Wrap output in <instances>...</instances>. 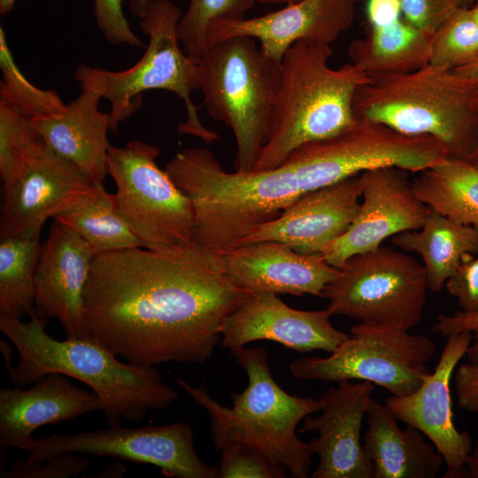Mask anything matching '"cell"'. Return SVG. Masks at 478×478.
I'll use <instances>...</instances> for the list:
<instances>
[{
    "label": "cell",
    "mask_w": 478,
    "mask_h": 478,
    "mask_svg": "<svg viewBox=\"0 0 478 478\" xmlns=\"http://www.w3.org/2000/svg\"><path fill=\"white\" fill-rule=\"evenodd\" d=\"M249 293L228 276L221 252L196 242L109 251L93 258L83 321L88 337L128 362L200 364Z\"/></svg>",
    "instance_id": "cell-1"
},
{
    "label": "cell",
    "mask_w": 478,
    "mask_h": 478,
    "mask_svg": "<svg viewBox=\"0 0 478 478\" xmlns=\"http://www.w3.org/2000/svg\"><path fill=\"white\" fill-rule=\"evenodd\" d=\"M47 320L32 315L24 322L0 314V331L19 354L18 364L6 367L15 387L26 388L50 373L74 378L98 396L110 427L121 425L122 419L140 421L178 399L155 366L121 362L89 337L55 339L45 331Z\"/></svg>",
    "instance_id": "cell-2"
},
{
    "label": "cell",
    "mask_w": 478,
    "mask_h": 478,
    "mask_svg": "<svg viewBox=\"0 0 478 478\" xmlns=\"http://www.w3.org/2000/svg\"><path fill=\"white\" fill-rule=\"evenodd\" d=\"M229 354L248 376L243 391L230 393L232 407L218 403L204 386L177 379L194 403L209 414L216 450L232 443H245L284 466L292 477H309L312 453L308 443L298 438L297 427L306 416L320 412V400L282 389L272 376L266 350L244 346Z\"/></svg>",
    "instance_id": "cell-3"
},
{
    "label": "cell",
    "mask_w": 478,
    "mask_h": 478,
    "mask_svg": "<svg viewBox=\"0 0 478 478\" xmlns=\"http://www.w3.org/2000/svg\"><path fill=\"white\" fill-rule=\"evenodd\" d=\"M331 55L330 45L308 41L285 52L268 139L252 171L275 168L297 148L358 121L354 98L370 78L352 63L329 66Z\"/></svg>",
    "instance_id": "cell-4"
},
{
    "label": "cell",
    "mask_w": 478,
    "mask_h": 478,
    "mask_svg": "<svg viewBox=\"0 0 478 478\" xmlns=\"http://www.w3.org/2000/svg\"><path fill=\"white\" fill-rule=\"evenodd\" d=\"M478 85L453 69L428 63L414 71L370 78L357 91L358 120L402 135L430 136L449 157L466 159L478 129Z\"/></svg>",
    "instance_id": "cell-5"
},
{
    "label": "cell",
    "mask_w": 478,
    "mask_h": 478,
    "mask_svg": "<svg viewBox=\"0 0 478 478\" xmlns=\"http://www.w3.org/2000/svg\"><path fill=\"white\" fill-rule=\"evenodd\" d=\"M197 63L203 104L234 133L235 171L251 172L268 139L281 62L254 38L235 36L209 46Z\"/></svg>",
    "instance_id": "cell-6"
},
{
    "label": "cell",
    "mask_w": 478,
    "mask_h": 478,
    "mask_svg": "<svg viewBox=\"0 0 478 478\" xmlns=\"http://www.w3.org/2000/svg\"><path fill=\"white\" fill-rule=\"evenodd\" d=\"M181 17L171 0H153L140 22L149 42L134 66L118 72L85 64L76 67L73 77L81 87L98 90L110 102L112 133L117 134L119 123L139 109L143 91L164 89L175 93L185 104L187 120L179 126L181 135L198 137L205 143L220 140L202 124L190 97L192 91L200 89V72L198 63L180 49L177 27Z\"/></svg>",
    "instance_id": "cell-7"
},
{
    "label": "cell",
    "mask_w": 478,
    "mask_h": 478,
    "mask_svg": "<svg viewBox=\"0 0 478 478\" xmlns=\"http://www.w3.org/2000/svg\"><path fill=\"white\" fill-rule=\"evenodd\" d=\"M428 289L423 266L403 251L381 245L351 257L321 297L331 316L409 330L422 318Z\"/></svg>",
    "instance_id": "cell-8"
},
{
    "label": "cell",
    "mask_w": 478,
    "mask_h": 478,
    "mask_svg": "<svg viewBox=\"0 0 478 478\" xmlns=\"http://www.w3.org/2000/svg\"><path fill=\"white\" fill-rule=\"evenodd\" d=\"M435 351V343L427 335L359 322L329 356L300 358L289 369L302 380H359L378 385L393 396L405 397L418 389L430 374L426 364Z\"/></svg>",
    "instance_id": "cell-9"
},
{
    "label": "cell",
    "mask_w": 478,
    "mask_h": 478,
    "mask_svg": "<svg viewBox=\"0 0 478 478\" xmlns=\"http://www.w3.org/2000/svg\"><path fill=\"white\" fill-rule=\"evenodd\" d=\"M0 239L40 233L44 222L100 194L104 185L54 153L35 128L0 157Z\"/></svg>",
    "instance_id": "cell-10"
},
{
    "label": "cell",
    "mask_w": 478,
    "mask_h": 478,
    "mask_svg": "<svg viewBox=\"0 0 478 478\" xmlns=\"http://www.w3.org/2000/svg\"><path fill=\"white\" fill-rule=\"evenodd\" d=\"M160 149L139 140L111 145L106 171L116 185L119 211L145 248L179 249L193 243L195 220L189 198L156 158Z\"/></svg>",
    "instance_id": "cell-11"
},
{
    "label": "cell",
    "mask_w": 478,
    "mask_h": 478,
    "mask_svg": "<svg viewBox=\"0 0 478 478\" xmlns=\"http://www.w3.org/2000/svg\"><path fill=\"white\" fill-rule=\"evenodd\" d=\"M25 451L27 459L17 460L25 467L72 452L150 464L170 478H219V468L207 465L198 456L192 426L181 421L135 428L108 426L76 434H56L33 439Z\"/></svg>",
    "instance_id": "cell-12"
},
{
    "label": "cell",
    "mask_w": 478,
    "mask_h": 478,
    "mask_svg": "<svg viewBox=\"0 0 478 478\" xmlns=\"http://www.w3.org/2000/svg\"><path fill=\"white\" fill-rule=\"evenodd\" d=\"M409 173L382 166L358 174L361 198L357 213L348 230L322 248L323 259L342 269L351 257L380 247L389 236L422 227L429 208L414 194Z\"/></svg>",
    "instance_id": "cell-13"
},
{
    "label": "cell",
    "mask_w": 478,
    "mask_h": 478,
    "mask_svg": "<svg viewBox=\"0 0 478 478\" xmlns=\"http://www.w3.org/2000/svg\"><path fill=\"white\" fill-rule=\"evenodd\" d=\"M473 342L468 331L447 336L435 370L412 393L385 399L395 418L427 436L446 466L443 478H466V464L473 449L470 434L459 431L453 421L450 382L460 359Z\"/></svg>",
    "instance_id": "cell-14"
},
{
    "label": "cell",
    "mask_w": 478,
    "mask_h": 478,
    "mask_svg": "<svg viewBox=\"0 0 478 478\" xmlns=\"http://www.w3.org/2000/svg\"><path fill=\"white\" fill-rule=\"evenodd\" d=\"M374 387L365 381L339 382L320 397V414L303 420L298 432L317 433L308 442L319 458L312 478H373L360 433Z\"/></svg>",
    "instance_id": "cell-15"
},
{
    "label": "cell",
    "mask_w": 478,
    "mask_h": 478,
    "mask_svg": "<svg viewBox=\"0 0 478 478\" xmlns=\"http://www.w3.org/2000/svg\"><path fill=\"white\" fill-rule=\"evenodd\" d=\"M327 309L303 311L289 307L274 293L250 292L226 319L220 344L232 351L255 341H274L286 348L333 352L349 334L331 324Z\"/></svg>",
    "instance_id": "cell-16"
},
{
    "label": "cell",
    "mask_w": 478,
    "mask_h": 478,
    "mask_svg": "<svg viewBox=\"0 0 478 478\" xmlns=\"http://www.w3.org/2000/svg\"><path fill=\"white\" fill-rule=\"evenodd\" d=\"M355 0H300L254 18L220 19L206 31L208 47L227 38L248 36L259 42L263 52L281 62L298 41L330 45L354 19Z\"/></svg>",
    "instance_id": "cell-17"
},
{
    "label": "cell",
    "mask_w": 478,
    "mask_h": 478,
    "mask_svg": "<svg viewBox=\"0 0 478 478\" xmlns=\"http://www.w3.org/2000/svg\"><path fill=\"white\" fill-rule=\"evenodd\" d=\"M94 257L74 230L53 220L35 272L33 315L56 319L66 338L88 337L83 298Z\"/></svg>",
    "instance_id": "cell-18"
},
{
    "label": "cell",
    "mask_w": 478,
    "mask_h": 478,
    "mask_svg": "<svg viewBox=\"0 0 478 478\" xmlns=\"http://www.w3.org/2000/svg\"><path fill=\"white\" fill-rule=\"evenodd\" d=\"M361 198L358 175L302 195L275 220L262 224L235 246L274 241L295 251L320 254L350 227Z\"/></svg>",
    "instance_id": "cell-19"
},
{
    "label": "cell",
    "mask_w": 478,
    "mask_h": 478,
    "mask_svg": "<svg viewBox=\"0 0 478 478\" xmlns=\"http://www.w3.org/2000/svg\"><path fill=\"white\" fill-rule=\"evenodd\" d=\"M231 280L250 291L305 294L320 297L340 269L329 265L320 254L305 255L290 246L260 241L233 246L221 252Z\"/></svg>",
    "instance_id": "cell-20"
},
{
    "label": "cell",
    "mask_w": 478,
    "mask_h": 478,
    "mask_svg": "<svg viewBox=\"0 0 478 478\" xmlns=\"http://www.w3.org/2000/svg\"><path fill=\"white\" fill-rule=\"evenodd\" d=\"M97 411L102 403L93 390L73 385L58 373L46 374L29 389H0V467L6 450L25 451L37 428Z\"/></svg>",
    "instance_id": "cell-21"
},
{
    "label": "cell",
    "mask_w": 478,
    "mask_h": 478,
    "mask_svg": "<svg viewBox=\"0 0 478 478\" xmlns=\"http://www.w3.org/2000/svg\"><path fill=\"white\" fill-rule=\"evenodd\" d=\"M81 88V93L61 112L28 120L54 153L103 184L111 146L107 136L111 118L109 112L98 109L99 91Z\"/></svg>",
    "instance_id": "cell-22"
},
{
    "label": "cell",
    "mask_w": 478,
    "mask_h": 478,
    "mask_svg": "<svg viewBox=\"0 0 478 478\" xmlns=\"http://www.w3.org/2000/svg\"><path fill=\"white\" fill-rule=\"evenodd\" d=\"M363 446L373 478H435L443 459L416 428L402 429L384 404L371 398Z\"/></svg>",
    "instance_id": "cell-23"
},
{
    "label": "cell",
    "mask_w": 478,
    "mask_h": 478,
    "mask_svg": "<svg viewBox=\"0 0 478 478\" xmlns=\"http://www.w3.org/2000/svg\"><path fill=\"white\" fill-rule=\"evenodd\" d=\"M392 243L421 257L428 289L440 292L465 258L478 252V227L457 223L429 209L420 228L394 235Z\"/></svg>",
    "instance_id": "cell-24"
},
{
    "label": "cell",
    "mask_w": 478,
    "mask_h": 478,
    "mask_svg": "<svg viewBox=\"0 0 478 478\" xmlns=\"http://www.w3.org/2000/svg\"><path fill=\"white\" fill-rule=\"evenodd\" d=\"M434 34L421 31L402 18L385 27H370L349 46L351 63L369 78L405 73L428 64Z\"/></svg>",
    "instance_id": "cell-25"
},
{
    "label": "cell",
    "mask_w": 478,
    "mask_h": 478,
    "mask_svg": "<svg viewBox=\"0 0 478 478\" xmlns=\"http://www.w3.org/2000/svg\"><path fill=\"white\" fill-rule=\"evenodd\" d=\"M417 173L412 187L422 203L457 223L478 227L477 166L447 156Z\"/></svg>",
    "instance_id": "cell-26"
},
{
    "label": "cell",
    "mask_w": 478,
    "mask_h": 478,
    "mask_svg": "<svg viewBox=\"0 0 478 478\" xmlns=\"http://www.w3.org/2000/svg\"><path fill=\"white\" fill-rule=\"evenodd\" d=\"M53 220L74 230L87 242L95 256L144 247L119 211L114 194H109L105 189Z\"/></svg>",
    "instance_id": "cell-27"
},
{
    "label": "cell",
    "mask_w": 478,
    "mask_h": 478,
    "mask_svg": "<svg viewBox=\"0 0 478 478\" xmlns=\"http://www.w3.org/2000/svg\"><path fill=\"white\" fill-rule=\"evenodd\" d=\"M40 233L0 240V314L21 319L35 310V277L41 254Z\"/></svg>",
    "instance_id": "cell-28"
},
{
    "label": "cell",
    "mask_w": 478,
    "mask_h": 478,
    "mask_svg": "<svg viewBox=\"0 0 478 478\" xmlns=\"http://www.w3.org/2000/svg\"><path fill=\"white\" fill-rule=\"evenodd\" d=\"M0 66L3 81L0 101L27 119L45 117L61 112L66 104L53 89L33 85L16 66L8 47L5 33L0 27Z\"/></svg>",
    "instance_id": "cell-29"
},
{
    "label": "cell",
    "mask_w": 478,
    "mask_h": 478,
    "mask_svg": "<svg viewBox=\"0 0 478 478\" xmlns=\"http://www.w3.org/2000/svg\"><path fill=\"white\" fill-rule=\"evenodd\" d=\"M257 0H189L177 27L183 51L198 62L207 50L209 24L220 19H236L244 15Z\"/></svg>",
    "instance_id": "cell-30"
},
{
    "label": "cell",
    "mask_w": 478,
    "mask_h": 478,
    "mask_svg": "<svg viewBox=\"0 0 478 478\" xmlns=\"http://www.w3.org/2000/svg\"><path fill=\"white\" fill-rule=\"evenodd\" d=\"M478 57V24L461 6L433 35L431 64L456 69Z\"/></svg>",
    "instance_id": "cell-31"
},
{
    "label": "cell",
    "mask_w": 478,
    "mask_h": 478,
    "mask_svg": "<svg viewBox=\"0 0 478 478\" xmlns=\"http://www.w3.org/2000/svg\"><path fill=\"white\" fill-rule=\"evenodd\" d=\"M219 478H285L287 469L251 445L232 443L219 451Z\"/></svg>",
    "instance_id": "cell-32"
},
{
    "label": "cell",
    "mask_w": 478,
    "mask_h": 478,
    "mask_svg": "<svg viewBox=\"0 0 478 478\" xmlns=\"http://www.w3.org/2000/svg\"><path fill=\"white\" fill-rule=\"evenodd\" d=\"M402 19L434 34L461 6L459 0H400Z\"/></svg>",
    "instance_id": "cell-33"
},
{
    "label": "cell",
    "mask_w": 478,
    "mask_h": 478,
    "mask_svg": "<svg viewBox=\"0 0 478 478\" xmlns=\"http://www.w3.org/2000/svg\"><path fill=\"white\" fill-rule=\"evenodd\" d=\"M94 17L98 29L109 42L138 49L146 47L131 29L123 12L122 0H94Z\"/></svg>",
    "instance_id": "cell-34"
},
{
    "label": "cell",
    "mask_w": 478,
    "mask_h": 478,
    "mask_svg": "<svg viewBox=\"0 0 478 478\" xmlns=\"http://www.w3.org/2000/svg\"><path fill=\"white\" fill-rule=\"evenodd\" d=\"M90 462L72 452L49 459L41 465L25 467L17 461L11 469H0V478H67L77 477L86 472Z\"/></svg>",
    "instance_id": "cell-35"
},
{
    "label": "cell",
    "mask_w": 478,
    "mask_h": 478,
    "mask_svg": "<svg viewBox=\"0 0 478 478\" xmlns=\"http://www.w3.org/2000/svg\"><path fill=\"white\" fill-rule=\"evenodd\" d=\"M444 287L456 299L460 311H478V252L465 258Z\"/></svg>",
    "instance_id": "cell-36"
},
{
    "label": "cell",
    "mask_w": 478,
    "mask_h": 478,
    "mask_svg": "<svg viewBox=\"0 0 478 478\" xmlns=\"http://www.w3.org/2000/svg\"><path fill=\"white\" fill-rule=\"evenodd\" d=\"M432 331L443 337L462 331L470 332L473 342L466 355L469 362H478V311L439 314L432 326Z\"/></svg>",
    "instance_id": "cell-37"
},
{
    "label": "cell",
    "mask_w": 478,
    "mask_h": 478,
    "mask_svg": "<svg viewBox=\"0 0 478 478\" xmlns=\"http://www.w3.org/2000/svg\"><path fill=\"white\" fill-rule=\"evenodd\" d=\"M457 404L461 409L478 413V362L460 365L454 377Z\"/></svg>",
    "instance_id": "cell-38"
},
{
    "label": "cell",
    "mask_w": 478,
    "mask_h": 478,
    "mask_svg": "<svg viewBox=\"0 0 478 478\" xmlns=\"http://www.w3.org/2000/svg\"><path fill=\"white\" fill-rule=\"evenodd\" d=\"M366 10L370 27L389 26L402 18L400 0H367Z\"/></svg>",
    "instance_id": "cell-39"
},
{
    "label": "cell",
    "mask_w": 478,
    "mask_h": 478,
    "mask_svg": "<svg viewBox=\"0 0 478 478\" xmlns=\"http://www.w3.org/2000/svg\"><path fill=\"white\" fill-rule=\"evenodd\" d=\"M466 478H478V440L473 446L466 464Z\"/></svg>",
    "instance_id": "cell-40"
},
{
    "label": "cell",
    "mask_w": 478,
    "mask_h": 478,
    "mask_svg": "<svg viewBox=\"0 0 478 478\" xmlns=\"http://www.w3.org/2000/svg\"><path fill=\"white\" fill-rule=\"evenodd\" d=\"M453 70L471 79L478 85V57L468 64Z\"/></svg>",
    "instance_id": "cell-41"
},
{
    "label": "cell",
    "mask_w": 478,
    "mask_h": 478,
    "mask_svg": "<svg viewBox=\"0 0 478 478\" xmlns=\"http://www.w3.org/2000/svg\"><path fill=\"white\" fill-rule=\"evenodd\" d=\"M153 0H129L130 11L139 19H143L149 11Z\"/></svg>",
    "instance_id": "cell-42"
},
{
    "label": "cell",
    "mask_w": 478,
    "mask_h": 478,
    "mask_svg": "<svg viewBox=\"0 0 478 478\" xmlns=\"http://www.w3.org/2000/svg\"><path fill=\"white\" fill-rule=\"evenodd\" d=\"M126 473L125 466L120 462H115L107 467L104 472L99 474V475H94L93 477H122Z\"/></svg>",
    "instance_id": "cell-43"
},
{
    "label": "cell",
    "mask_w": 478,
    "mask_h": 478,
    "mask_svg": "<svg viewBox=\"0 0 478 478\" xmlns=\"http://www.w3.org/2000/svg\"><path fill=\"white\" fill-rule=\"evenodd\" d=\"M16 0H0V12L4 15L9 14L15 4Z\"/></svg>",
    "instance_id": "cell-44"
},
{
    "label": "cell",
    "mask_w": 478,
    "mask_h": 478,
    "mask_svg": "<svg viewBox=\"0 0 478 478\" xmlns=\"http://www.w3.org/2000/svg\"><path fill=\"white\" fill-rule=\"evenodd\" d=\"M477 114H478V104H477ZM466 160H468L470 163H472L473 165L478 167V129H477L476 142H475L474 150L472 153L470 154V156L466 158Z\"/></svg>",
    "instance_id": "cell-45"
},
{
    "label": "cell",
    "mask_w": 478,
    "mask_h": 478,
    "mask_svg": "<svg viewBox=\"0 0 478 478\" xmlns=\"http://www.w3.org/2000/svg\"><path fill=\"white\" fill-rule=\"evenodd\" d=\"M262 4H289L293 3H297L300 0H257Z\"/></svg>",
    "instance_id": "cell-46"
},
{
    "label": "cell",
    "mask_w": 478,
    "mask_h": 478,
    "mask_svg": "<svg viewBox=\"0 0 478 478\" xmlns=\"http://www.w3.org/2000/svg\"><path fill=\"white\" fill-rule=\"evenodd\" d=\"M469 9L473 14V17L474 18L475 21L478 24V2L469 6Z\"/></svg>",
    "instance_id": "cell-47"
},
{
    "label": "cell",
    "mask_w": 478,
    "mask_h": 478,
    "mask_svg": "<svg viewBox=\"0 0 478 478\" xmlns=\"http://www.w3.org/2000/svg\"><path fill=\"white\" fill-rule=\"evenodd\" d=\"M462 6H466V7H469L471 6L472 4H474V3L478 2V0H459Z\"/></svg>",
    "instance_id": "cell-48"
},
{
    "label": "cell",
    "mask_w": 478,
    "mask_h": 478,
    "mask_svg": "<svg viewBox=\"0 0 478 478\" xmlns=\"http://www.w3.org/2000/svg\"><path fill=\"white\" fill-rule=\"evenodd\" d=\"M22 1H27V0H22Z\"/></svg>",
    "instance_id": "cell-49"
},
{
    "label": "cell",
    "mask_w": 478,
    "mask_h": 478,
    "mask_svg": "<svg viewBox=\"0 0 478 478\" xmlns=\"http://www.w3.org/2000/svg\"><path fill=\"white\" fill-rule=\"evenodd\" d=\"M355 1H358V0H355Z\"/></svg>",
    "instance_id": "cell-50"
}]
</instances>
